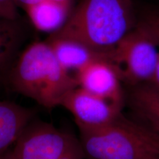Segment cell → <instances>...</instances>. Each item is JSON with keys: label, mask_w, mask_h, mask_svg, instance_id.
Instances as JSON below:
<instances>
[{"label": "cell", "mask_w": 159, "mask_h": 159, "mask_svg": "<svg viewBox=\"0 0 159 159\" xmlns=\"http://www.w3.org/2000/svg\"><path fill=\"white\" fill-rule=\"evenodd\" d=\"M136 25L131 0H80L63 27L49 36L73 40L111 57Z\"/></svg>", "instance_id": "cell-1"}, {"label": "cell", "mask_w": 159, "mask_h": 159, "mask_svg": "<svg viewBox=\"0 0 159 159\" xmlns=\"http://www.w3.org/2000/svg\"><path fill=\"white\" fill-rule=\"evenodd\" d=\"M12 88L47 109L60 106L66 94L78 86L77 80L63 68L47 41H35L11 66Z\"/></svg>", "instance_id": "cell-2"}, {"label": "cell", "mask_w": 159, "mask_h": 159, "mask_svg": "<svg viewBox=\"0 0 159 159\" xmlns=\"http://www.w3.org/2000/svg\"><path fill=\"white\" fill-rule=\"evenodd\" d=\"M78 129L85 159H156L159 156L126 124L122 114L114 122Z\"/></svg>", "instance_id": "cell-3"}, {"label": "cell", "mask_w": 159, "mask_h": 159, "mask_svg": "<svg viewBox=\"0 0 159 159\" xmlns=\"http://www.w3.org/2000/svg\"><path fill=\"white\" fill-rule=\"evenodd\" d=\"M158 49L153 40L136 25L112 52L122 80L133 86L150 83L159 61Z\"/></svg>", "instance_id": "cell-4"}, {"label": "cell", "mask_w": 159, "mask_h": 159, "mask_svg": "<svg viewBox=\"0 0 159 159\" xmlns=\"http://www.w3.org/2000/svg\"><path fill=\"white\" fill-rule=\"evenodd\" d=\"M76 139L48 123L30 122L11 153L14 159H60Z\"/></svg>", "instance_id": "cell-5"}, {"label": "cell", "mask_w": 159, "mask_h": 159, "mask_svg": "<svg viewBox=\"0 0 159 159\" xmlns=\"http://www.w3.org/2000/svg\"><path fill=\"white\" fill-rule=\"evenodd\" d=\"M60 106L72 114L78 128L109 124L116 121L122 114V108L80 86L69 91Z\"/></svg>", "instance_id": "cell-6"}, {"label": "cell", "mask_w": 159, "mask_h": 159, "mask_svg": "<svg viewBox=\"0 0 159 159\" xmlns=\"http://www.w3.org/2000/svg\"><path fill=\"white\" fill-rule=\"evenodd\" d=\"M78 86L111 101L122 108L124 104L120 72L108 57L92 61L76 71Z\"/></svg>", "instance_id": "cell-7"}, {"label": "cell", "mask_w": 159, "mask_h": 159, "mask_svg": "<svg viewBox=\"0 0 159 159\" xmlns=\"http://www.w3.org/2000/svg\"><path fill=\"white\" fill-rule=\"evenodd\" d=\"M46 41L50 45L61 65L69 72L78 71L96 59L102 57L111 59L110 55L97 52L73 40L49 36Z\"/></svg>", "instance_id": "cell-8"}, {"label": "cell", "mask_w": 159, "mask_h": 159, "mask_svg": "<svg viewBox=\"0 0 159 159\" xmlns=\"http://www.w3.org/2000/svg\"><path fill=\"white\" fill-rule=\"evenodd\" d=\"M33 111L16 103L0 101V158L16 142L30 122Z\"/></svg>", "instance_id": "cell-9"}, {"label": "cell", "mask_w": 159, "mask_h": 159, "mask_svg": "<svg viewBox=\"0 0 159 159\" xmlns=\"http://www.w3.org/2000/svg\"><path fill=\"white\" fill-rule=\"evenodd\" d=\"M25 11L38 30L52 34L66 23L71 13V6L55 1H43Z\"/></svg>", "instance_id": "cell-10"}, {"label": "cell", "mask_w": 159, "mask_h": 159, "mask_svg": "<svg viewBox=\"0 0 159 159\" xmlns=\"http://www.w3.org/2000/svg\"><path fill=\"white\" fill-rule=\"evenodd\" d=\"M130 102L148 128L159 134V92L149 83L135 85Z\"/></svg>", "instance_id": "cell-11"}, {"label": "cell", "mask_w": 159, "mask_h": 159, "mask_svg": "<svg viewBox=\"0 0 159 159\" xmlns=\"http://www.w3.org/2000/svg\"><path fill=\"white\" fill-rule=\"evenodd\" d=\"M21 39H13L0 42V75L11 69Z\"/></svg>", "instance_id": "cell-12"}, {"label": "cell", "mask_w": 159, "mask_h": 159, "mask_svg": "<svg viewBox=\"0 0 159 159\" xmlns=\"http://www.w3.org/2000/svg\"><path fill=\"white\" fill-rule=\"evenodd\" d=\"M124 120L134 132L142 137L145 142H148L159 153V134L148 128L146 125L131 121L125 116H124Z\"/></svg>", "instance_id": "cell-13"}, {"label": "cell", "mask_w": 159, "mask_h": 159, "mask_svg": "<svg viewBox=\"0 0 159 159\" xmlns=\"http://www.w3.org/2000/svg\"><path fill=\"white\" fill-rule=\"evenodd\" d=\"M23 30L19 19L11 20L0 18V42L22 39Z\"/></svg>", "instance_id": "cell-14"}, {"label": "cell", "mask_w": 159, "mask_h": 159, "mask_svg": "<svg viewBox=\"0 0 159 159\" xmlns=\"http://www.w3.org/2000/svg\"><path fill=\"white\" fill-rule=\"evenodd\" d=\"M136 26L153 40L159 49V13L148 15Z\"/></svg>", "instance_id": "cell-15"}, {"label": "cell", "mask_w": 159, "mask_h": 159, "mask_svg": "<svg viewBox=\"0 0 159 159\" xmlns=\"http://www.w3.org/2000/svg\"><path fill=\"white\" fill-rule=\"evenodd\" d=\"M0 18L11 20L19 19L18 6L15 0H0Z\"/></svg>", "instance_id": "cell-16"}, {"label": "cell", "mask_w": 159, "mask_h": 159, "mask_svg": "<svg viewBox=\"0 0 159 159\" xmlns=\"http://www.w3.org/2000/svg\"><path fill=\"white\" fill-rule=\"evenodd\" d=\"M60 159H85L84 153L78 139H75L66 152Z\"/></svg>", "instance_id": "cell-17"}, {"label": "cell", "mask_w": 159, "mask_h": 159, "mask_svg": "<svg viewBox=\"0 0 159 159\" xmlns=\"http://www.w3.org/2000/svg\"><path fill=\"white\" fill-rule=\"evenodd\" d=\"M15 1L18 7H21L24 10H25L32 5H36V4H39L43 1H49V0H15ZM50 1H55L69 6H71V2H72V0H50Z\"/></svg>", "instance_id": "cell-18"}, {"label": "cell", "mask_w": 159, "mask_h": 159, "mask_svg": "<svg viewBox=\"0 0 159 159\" xmlns=\"http://www.w3.org/2000/svg\"><path fill=\"white\" fill-rule=\"evenodd\" d=\"M149 84H150L156 90H157L159 92V61L153 77H152L150 82L149 83Z\"/></svg>", "instance_id": "cell-19"}, {"label": "cell", "mask_w": 159, "mask_h": 159, "mask_svg": "<svg viewBox=\"0 0 159 159\" xmlns=\"http://www.w3.org/2000/svg\"><path fill=\"white\" fill-rule=\"evenodd\" d=\"M0 159H14V158H13V156H12L11 150V151L7 150V152H6L3 156L0 158Z\"/></svg>", "instance_id": "cell-20"}, {"label": "cell", "mask_w": 159, "mask_h": 159, "mask_svg": "<svg viewBox=\"0 0 159 159\" xmlns=\"http://www.w3.org/2000/svg\"><path fill=\"white\" fill-rule=\"evenodd\" d=\"M156 159H159V156H158V157H157V158H156Z\"/></svg>", "instance_id": "cell-21"}]
</instances>
